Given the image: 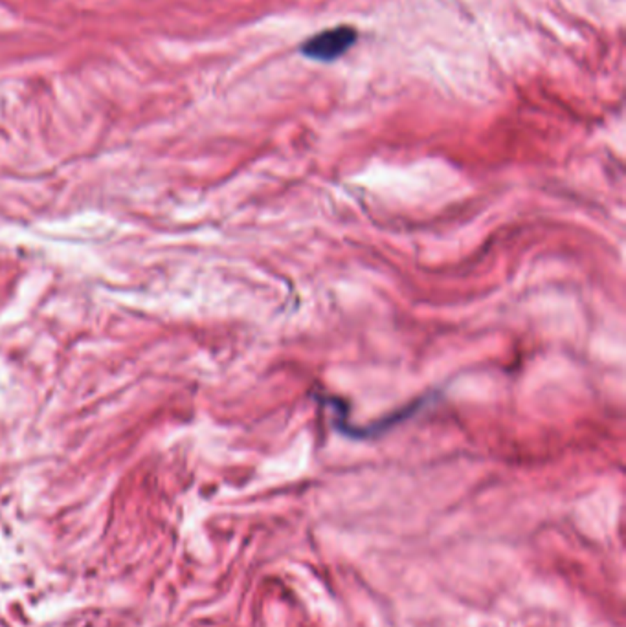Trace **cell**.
<instances>
[{
  "mask_svg": "<svg viewBox=\"0 0 626 627\" xmlns=\"http://www.w3.org/2000/svg\"><path fill=\"white\" fill-rule=\"evenodd\" d=\"M357 31L349 26L325 30L302 46V54L314 61H333L343 56L354 45Z\"/></svg>",
  "mask_w": 626,
  "mask_h": 627,
  "instance_id": "cell-1",
  "label": "cell"
}]
</instances>
